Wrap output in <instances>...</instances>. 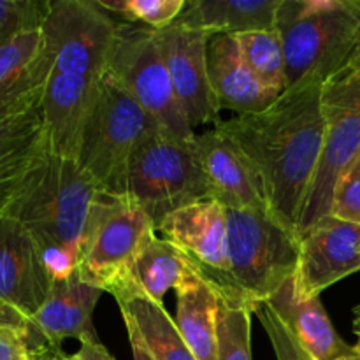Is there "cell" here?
Masks as SVG:
<instances>
[{
    "instance_id": "obj_1",
    "label": "cell",
    "mask_w": 360,
    "mask_h": 360,
    "mask_svg": "<svg viewBox=\"0 0 360 360\" xmlns=\"http://www.w3.org/2000/svg\"><path fill=\"white\" fill-rule=\"evenodd\" d=\"M322 86L287 90L264 111L214 125L250 158L262 179L271 214L294 234L326 139Z\"/></svg>"
},
{
    "instance_id": "obj_2",
    "label": "cell",
    "mask_w": 360,
    "mask_h": 360,
    "mask_svg": "<svg viewBox=\"0 0 360 360\" xmlns=\"http://www.w3.org/2000/svg\"><path fill=\"white\" fill-rule=\"evenodd\" d=\"M101 192L77 160L48 150L4 213L30 232L53 281L76 274L84 227Z\"/></svg>"
},
{
    "instance_id": "obj_3",
    "label": "cell",
    "mask_w": 360,
    "mask_h": 360,
    "mask_svg": "<svg viewBox=\"0 0 360 360\" xmlns=\"http://www.w3.org/2000/svg\"><path fill=\"white\" fill-rule=\"evenodd\" d=\"M285 91L323 84L345 69L360 32V0H281Z\"/></svg>"
},
{
    "instance_id": "obj_4",
    "label": "cell",
    "mask_w": 360,
    "mask_h": 360,
    "mask_svg": "<svg viewBox=\"0 0 360 360\" xmlns=\"http://www.w3.org/2000/svg\"><path fill=\"white\" fill-rule=\"evenodd\" d=\"M158 129L157 122L105 72L84 122L77 164L102 192L125 197L130 157Z\"/></svg>"
},
{
    "instance_id": "obj_5",
    "label": "cell",
    "mask_w": 360,
    "mask_h": 360,
    "mask_svg": "<svg viewBox=\"0 0 360 360\" xmlns=\"http://www.w3.org/2000/svg\"><path fill=\"white\" fill-rule=\"evenodd\" d=\"M227 218L231 271L220 290L239 292L253 306L266 302L294 278L297 236L267 211L227 207Z\"/></svg>"
},
{
    "instance_id": "obj_6",
    "label": "cell",
    "mask_w": 360,
    "mask_h": 360,
    "mask_svg": "<svg viewBox=\"0 0 360 360\" xmlns=\"http://www.w3.org/2000/svg\"><path fill=\"white\" fill-rule=\"evenodd\" d=\"M125 197L134 200L158 229L174 211L213 199V188L190 141H179L158 129L130 157Z\"/></svg>"
},
{
    "instance_id": "obj_7",
    "label": "cell",
    "mask_w": 360,
    "mask_h": 360,
    "mask_svg": "<svg viewBox=\"0 0 360 360\" xmlns=\"http://www.w3.org/2000/svg\"><path fill=\"white\" fill-rule=\"evenodd\" d=\"M153 238V221L134 200L101 192L81 239L77 276L102 292H112Z\"/></svg>"
},
{
    "instance_id": "obj_8",
    "label": "cell",
    "mask_w": 360,
    "mask_h": 360,
    "mask_svg": "<svg viewBox=\"0 0 360 360\" xmlns=\"http://www.w3.org/2000/svg\"><path fill=\"white\" fill-rule=\"evenodd\" d=\"M105 72L169 136L192 141L195 132L176 98L157 32L146 25L118 23Z\"/></svg>"
},
{
    "instance_id": "obj_9",
    "label": "cell",
    "mask_w": 360,
    "mask_h": 360,
    "mask_svg": "<svg viewBox=\"0 0 360 360\" xmlns=\"http://www.w3.org/2000/svg\"><path fill=\"white\" fill-rule=\"evenodd\" d=\"M326 139L322 157L304 199L295 236L301 239L320 218L330 214L334 188L360 153V72L341 70L322 86Z\"/></svg>"
},
{
    "instance_id": "obj_10",
    "label": "cell",
    "mask_w": 360,
    "mask_h": 360,
    "mask_svg": "<svg viewBox=\"0 0 360 360\" xmlns=\"http://www.w3.org/2000/svg\"><path fill=\"white\" fill-rule=\"evenodd\" d=\"M41 28L53 56L51 70L102 79L118 23L97 0H51Z\"/></svg>"
},
{
    "instance_id": "obj_11",
    "label": "cell",
    "mask_w": 360,
    "mask_h": 360,
    "mask_svg": "<svg viewBox=\"0 0 360 360\" xmlns=\"http://www.w3.org/2000/svg\"><path fill=\"white\" fill-rule=\"evenodd\" d=\"M155 32L176 98L193 132L197 127H214L221 120V111L214 101L207 72L210 35L179 25Z\"/></svg>"
},
{
    "instance_id": "obj_12",
    "label": "cell",
    "mask_w": 360,
    "mask_h": 360,
    "mask_svg": "<svg viewBox=\"0 0 360 360\" xmlns=\"http://www.w3.org/2000/svg\"><path fill=\"white\" fill-rule=\"evenodd\" d=\"M360 271V225L327 214L299 239L295 292L320 297L323 290Z\"/></svg>"
},
{
    "instance_id": "obj_13",
    "label": "cell",
    "mask_w": 360,
    "mask_h": 360,
    "mask_svg": "<svg viewBox=\"0 0 360 360\" xmlns=\"http://www.w3.org/2000/svg\"><path fill=\"white\" fill-rule=\"evenodd\" d=\"M174 246L190 257L202 276L214 287L227 285L229 218L227 207L217 199L200 200L169 214L157 229Z\"/></svg>"
},
{
    "instance_id": "obj_14",
    "label": "cell",
    "mask_w": 360,
    "mask_h": 360,
    "mask_svg": "<svg viewBox=\"0 0 360 360\" xmlns=\"http://www.w3.org/2000/svg\"><path fill=\"white\" fill-rule=\"evenodd\" d=\"M190 144L213 188V199L225 207L271 213L259 172L231 137L213 127L195 134Z\"/></svg>"
},
{
    "instance_id": "obj_15",
    "label": "cell",
    "mask_w": 360,
    "mask_h": 360,
    "mask_svg": "<svg viewBox=\"0 0 360 360\" xmlns=\"http://www.w3.org/2000/svg\"><path fill=\"white\" fill-rule=\"evenodd\" d=\"M53 280L41 250L18 220L0 217V301L30 322L51 292Z\"/></svg>"
},
{
    "instance_id": "obj_16",
    "label": "cell",
    "mask_w": 360,
    "mask_h": 360,
    "mask_svg": "<svg viewBox=\"0 0 360 360\" xmlns=\"http://www.w3.org/2000/svg\"><path fill=\"white\" fill-rule=\"evenodd\" d=\"M102 290L84 283L72 274L67 280L53 281L51 292L34 319L30 320L32 355L46 350H62L65 340H98L94 327V309L101 301Z\"/></svg>"
},
{
    "instance_id": "obj_17",
    "label": "cell",
    "mask_w": 360,
    "mask_h": 360,
    "mask_svg": "<svg viewBox=\"0 0 360 360\" xmlns=\"http://www.w3.org/2000/svg\"><path fill=\"white\" fill-rule=\"evenodd\" d=\"M53 69L44 32H25L0 48V118L39 111Z\"/></svg>"
},
{
    "instance_id": "obj_18",
    "label": "cell",
    "mask_w": 360,
    "mask_h": 360,
    "mask_svg": "<svg viewBox=\"0 0 360 360\" xmlns=\"http://www.w3.org/2000/svg\"><path fill=\"white\" fill-rule=\"evenodd\" d=\"M262 304L267 306L288 338L313 360H341L360 352L359 345L352 347L340 338L320 297H301L295 292L294 278Z\"/></svg>"
},
{
    "instance_id": "obj_19",
    "label": "cell",
    "mask_w": 360,
    "mask_h": 360,
    "mask_svg": "<svg viewBox=\"0 0 360 360\" xmlns=\"http://www.w3.org/2000/svg\"><path fill=\"white\" fill-rule=\"evenodd\" d=\"M207 72L220 111H232L236 116L264 111L283 95L267 88L255 76L243 58L234 35H211L207 42Z\"/></svg>"
},
{
    "instance_id": "obj_20",
    "label": "cell",
    "mask_w": 360,
    "mask_h": 360,
    "mask_svg": "<svg viewBox=\"0 0 360 360\" xmlns=\"http://www.w3.org/2000/svg\"><path fill=\"white\" fill-rule=\"evenodd\" d=\"M101 81L76 74H49L41 104L49 150L65 158H77L81 134Z\"/></svg>"
},
{
    "instance_id": "obj_21",
    "label": "cell",
    "mask_w": 360,
    "mask_h": 360,
    "mask_svg": "<svg viewBox=\"0 0 360 360\" xmlns=\"http://www.w3.org/2000/svg\"><path fill=\"white\" fill-rule=\"evenodd\" d=\"M48 150L41 109L0 118V217L13 204Z\"/></svg>"
},
{
    "instance_id": "obj_22",
    "label": "cell",
    "mask_w": 360,
    "mask_h": 360,
    "mask_svg": "<svg viewBox=\"0 0 360 360\" xmlns=\"http://www.w3.org/2000/svg\"><path fill=\"white\" fill-rule=\"evenodd\" d=\"M199 267L167 239L153 238L134 260L122 283L111 292L116 301L134 295L164 306V295L178 288L197 273Z\"/></svg>"
},
{
    "instance_id": "obj_23",
    "label": "cell",
    "mask_w": 360,
    "mask_h": 360,
    "mask_svg": "<svg viewBox=\"0 0 360 360\" xmlns=\"http://www.w3.org/2000/svg\"><path fill=\"white\" fill-rule=\"evenodd\" d=\"M281 0H192L172 25L211 35H238L276 27Z\"/></svg>"
},
{
    "instance_id": "obj_24",
    "label": "cell",
    "mask_w": 360,
    "mask_h": 360,
    "mask_svg": "<svg viewBox=\"0 0 360 360\" xmlns=\"http://www.w3.org/2000/svg\"><path fill=\"white\" fill-rule=\"evenodd\" d=\"M218 292L200 269L176 288L174 326L197 360H217Z\"/></svg>"
},
{
    "instance_id": "obj_25",
    "label": "cell",
    "mask_w": 360,
    "mask_h": 360,
    "mask_svg": "<svg viewBox=\"0 0 360 360\" xmlns=\"http://www.w3.org/2000/svg\"><path fill=\"white\" fill-rule=\"evenodd\" d=\"M122 315L129 316L139 329L144 343L157 360H197L179 336L174 320L162 304L148 301L141 295L120 299Z\"/></svg>"
},
{
    "instance_id": "obj_26",
    "label": "cell",
    "mask_w": 360,
    "mask_h": 360,
    "mask_svg": "<svg viewBox=\"0 0 360 360\" xmlns=\"http://www.w3.org/2000/svg\"><path fill=\"white\" fill-rule=\"evenodd\" d=\"M217 292V360H253L252 313L255 306L239 292L220 288Z\"/></svg>"
},
{
    "instance_id": "obj_27",
    "label": "cell",
    "mask_w": 360,
    "mask_h": 360,
    "mask_svg": "<svg viewBox=\"0 0 360 360\" xmlns=\"http://www.w3.org/2000/svg\"><path fill=\"white\" fill-rule=\"evenodd\" d=\"M243 58L271 90L285 94V53L280 32L252 30L234 35Z\"/></svg>"
},
{
    "instance_id": "obj_28",
    "label": "cell",
    "mask_w": 360,
    "mask_h": 360,
    "mask_svg": "<svg viewBox=\"0 0 360 360\" xmlns=\"http://www.w3.org/2000/svg\"><path fill=\"white\" fill-rule=\"evenodd\" d=\"M108 13L120 14L129 23H137L162 30L174 23L185 9V0H97Z\"/></svg>"
},
{
    "instance_id": "obj_29",
    "label": "cell",
    "mask_w": 360,
    "mask_h": 360,
    "mask_svg": "<svg viewBox=\"0 0 360 360\" xmlns=\"http://www.w3.org/2000/svg\"><path fill=\"white\" fill-rule=\"evenodd\" d=\"M51 0H0V48L18 35L39 30Z\"/></svg>"
},
{
    "instance_id": "obj_30",
    "label": "cell",
    "mask_w": 360,
    "mask_h": 360,
    "mask_svg": "<svg viewBox=\"0 0 360 360\" xmlns=\"http://www.w3.org/2000/svg\"><path fill=\"white\" fill-rule=\"evenodd\" d=\"M330 214L360 225V153L341 174L334 188Z\"/></svg>"
},
{
    "instance_id": "obj_31",
    "label": "cell",
    "mask_w": 360,
    "mask_h": 360,
    "mask_svg": "<svg viewBox=\"0 0 360 360\" xmlns=\"http://www.w3.org/2000/svg\"><path fill=\"white\" fill-rule=\"evenodd\" d=\"M253 313L260 319L262 326L266 327L267 334H269L271 341H273V347L276 350V357L278 360H313L309 355H306L294 341L288 338V334L281 329L280 323L276 322L271 311L267 309L266 304H257L253 308Z\"/></svg>"
},
{
    "instance_id": "obj_32",
    "label": "cell",
    "mask_w": 360,
    "mask_h": 360,
    "mask_svg": "<svg viewBox=\"0 0 360 360\" xmlns=\"http://www.w3.org/2000/svg\"><path fill=\"white\" fill-rule=\"evenodd\" d=\"M0 360H32L28 333L14 327H0Z\"/></svg>"
},
{
    "instance_id": "obj_33",
    "label": "cell",
    "mask_w": 360,
    "mask_h": 360,
    "mask_svg": "<svg viewBox=\"0 0 360 360\" xmlns=\"http://www.w3.org/2000/svg\"><path fill=\"white\" fill-rule=\"evenodd\" d=\"M62 360H116L105 350L104 345L98 340L81 341L79 350L72 355H62Z\"/></svg>"
},
{
    "instance_id": "obj_34",
    "label": "cell",
    "mask_w": 360,
    "mask_h": 360,
    "mask_svg": "<svg viewBox=\"0 0 360 360\" xmlns=\"http://www.w3.org/2000/svg\"><path fill=\"white\" fill-rule=\"evenodd\" d=\"M123 322H125L127 327V334H129V341H130V348H132V357L134 360H157L155 355L151 354L148 345L144 343L143 336H141L139 329L136 327V323L129 319V316L122 315Z\"/></svg>"
},
{
    "instance_id": "obj_35",
    "label": "cell",
    "mask_w": 360,
    "mask_h": 360,
    "mask_svg": "<svg viewBox=\"0 0 360 360\" xmlns=\"http://www.w3.org/2000/svg\"><path fill=\"white\" fill-rule=\"evenodd\" d=\"M0 327H14V329L30 333V322L20 311L2 301H0Z\"/></svg>"
},
{
    "instance_id": "obj_36",
    "label": "cell",
    "mask_w": 360,
    "mask_h": 360,
    "mask_svg": "<svg viewBox=\"0 0 360 360\" xmlns=\"http://www.w3.org/2000/svg\"><path fill=\"white\" fill-rule=\"evenodd\" d=\"M343 70H354V72H360V32H359L357 44H355L354 51H352L350 58H348L347 65H345Z\"/></svg>"
},
{
    "instance_id": "obj_37",
    "label": "cell",
    "mask_w": 360,
    "mask_h": 360,
    "mask_svg": "<svg viewBox=\"0 0 360 360\" xmlns=\"http://www.w3.org/2000/svg\"><path fill=\"white\" fill-rule=\"evenodd\" d=\"M63 352H56V350H46L41 352V354H34L32 355V360H62Z\"/></svg>"
},
{
    "instance_id": "obj_38",
    "label": "cell",
    "mask_w": 360,
    "mask_h": 360,
    "mask_svg": "<svg viewBox=\"0 0 360 360\" xmlns=\"http://www.w3.org/2000/svg\"><path fill=\"white\" fill-rule=\"evenodd\" d=\"M355 333L359 336V347H360V311H357V320H355Z\"/></svg>"
},
{
    "instance_id": "obj_39",
    "label": "cell",
    "mask_w": 360,
    "mask_h": 360,
    "mask_svg": "<svg viewBox=\"0 0 360 360\" xmlns=\"http://www.w3.org/2000/svg\"><path fill=\"white\" fill-rule=\"evenodd\" d=\"M360 348V347H359ZM341 360H360V352L357 355H354V357H347V359H341Z\"/></svg>"
},
{
    "instance_id": "obj_40",
    "label": "cell",
    "mask_w": 360,
    "mask_h": 360,
    "mask_svg": "<svg viewBox=\"0 0 360 360\" xmlns=\"http://www.w3.org/2000/svg\"><path fill=\"white\" fill-rule=\"evenodd\" d=\"M357 311H360V308H359V309H357Z\"/></svg>"
}]
</instances>
